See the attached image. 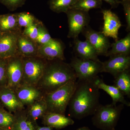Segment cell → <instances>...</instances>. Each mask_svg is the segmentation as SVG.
I'll return each instance as SVG.
<instances>
[{
    "label": "cell",
    "instance_id": "11",
    "mask_svg": "<svg viewBox=\"0 0 130 130\" xmlns=\"http://www.w3.org/2000/svg\"><path fill=\"white\" fill-rule=\"evenodd\" d=\"M64 47L59 40L52 38L48 42L38 48L37 56L46 60L59 59L64 60Z\"/></svg>",
    "mask_w": 130,
    "mask_h": 130
},
{
    "label": "cell",
    "instance_id": "6",
    "mask_svg": "<svg viewBox=\"0 0 130 130\" xmlns=\"http://www.w3.org/2000/svg\"><path fill=\"white\" fill-rule=\"evenodd\" d=\"M70 64L72 67L78 80L93 79L103 71V63L101 61L72 58Z\"/></svg>",
    "mask_w": 130,
    "mask_h": 130
},
{
    "label": "cell",
    "instance_id": "5",
    "mask_svg": "<svg viewBox=\"0 0 130 130\" xmlns=\"http://www.w3.org/2000/svg\"><path fill=\"white\" fill-rule=\"evenodd\" d=\"M22 58L23 76L20 85L36 86L43 74L47 60L38 56Z\"/></svg>",
    "mask_w": 130,
    "mask_h": 130
},
{
    "label": "cell",
    "instance_id": "28",
    "mask_svg": "<svg viewBox=\"0 0 130 130\" xmlns=\"http://www.w3.org/2000/svg\"><path fill=\"white\" fill-rule=\"evenodd\" d=\"M7 59L0 58V88L7 86Z\"/></svg>",
    "mask_w": 130,
    "mask_h": 130
},
{
    "label": "cell",
    "instance_id": "1",
    "mask_svg": "<svg viewBox=\"0 0 130 130\" xmlns=\"http://www.w3.org/2000/svg\"><path fill=\"white\" fill-rule=\"evenodd\" d=\"M96 77L92 79L77 80L68 105L71 117L81 119L93 115L98 108L100 93L95 83Z\"/></svg>",
    "mask_w": 130,
    "mask_h": 130
},
{
    "label": "cell",
    "instance_id": "10",
    "mask_svg": "<svg viewBox=\"0 0 130 130\" xmlns=\"http://www.w3.org/2000/svg\"><path fill=\"white\" fill-rule=\"evenodd\" d=\"M102 72L108 73L113 77L129 69V55H118L109 56V59L102 62Z\"/></svg>",
    "mask_w": 130,
    "mask_h": 130
},
{
    "label": "cell",
    "instance_id": "4",
    "mask_svg": "<svg viewBox=\"0 0 130 130\" xmlns=\"http://www.w3.org/2000/svg\"><path fill=\"white\" fill-rule=\"evenodd\" d=\"M124 105H100L92 119L93 125L102 130H112L117 125Z\"/></svg>",
    "mask_w": 130,
    "mask_h": 130
},
{
    "label": "cell",
    "instance_id": "17",
    "mask_svg": "<svg viewBox=\"0 0 130 130\" xmlns=\"http://www.w3.org/2000/svg\"><path fill=\"white\" fill-rule=\"evenodd\" d=\"M95 83L99 89L104 90L112 99V103L116 105L120 102L128 107L130 106V103L125 100L124 95L118 88L114 85H109L104 83L102 78L97 76L95 78Z\"/></svg>",
    "mask_w": 130,
    "mask_h": 130
},
{
    "label": "cell",
    "instance_id": "37",
    "mask_svg": "<svg viewBox=\"0 0 130 130\" xmlns=\"http://www.w3.org/2000/svg\"><path fill=\"white\" fill-rule=\"evenodd\" d=\"M112 130H116L115 129V128H114V129H113Z\"/></svg>",
    "mask_w": 130,
    "mask_h": 130
},
{
    "label": "cell",
    "instance_id": "22",
    "mask_svg": "<svg viewBox=\"0 0 130 130\" xmlns=\"http://www.w3.org/2000/svg\"><path fill=\"white\" fill-rule=\"evenodd\" d=\"M27 107L26 111L28 117L33 121L42 117L46 113V105L43 97Z\"/></svg>",
    "mask_w": 130,
    "mask_h": 130
},
{
    "label": "cell",
    "instance_id": "23",
    "mask_svg": "<svg viewBox=\"0 0 130 130\" xmlns=\"http://www.w3.org/2000/svg\"><path fill=\"white\" fill-rule=\"evenodd\" d=\"M18 24L16 14L0 15V31L6 32L13 30Z\"/></svg>",
    "mask_w": 130,
    "mask_h": 130
},
{
    "label": "cell",
    "instance_id": "15",
    "mask_svg": "<svg viewBox=\"0 0 130 130\" xmlns=\"http://www.w3.org/2000/svg\"><path fill=\"white\" fill-rule=\"evenodd\" d=\"M0 100L2 105L10 112L15 113L25 109L19 101L14 91L7 86L0 88Z\"/></svg>",
    "mask_w": 130,
    "mask_h": 130
},
{
    "label": "cell",
    "instance_id": "16",
    "mask_svg": "<svg viewBox=\"0 0 130 130\" xmlns=\"http://www.w3.org/2000/svg\"><path fill=\"white\" fill-rule=\"evenodd\" d=\"M74 40V50L76 57L85 59L100 60L95 49L86 40L82 41L78 38Z\"/></svg>",
    "mask_w": 130,
    "mask_h": 130
},
{
    "label": "cell",
    "instance_id": "7",
    "mask_svg": "<svg viewBox=\"0 0 130 130\" xmlns=\"http://www.w3.org/2000/svg\"><path fill=\"white\" fill-rule=\"evenodd\" d=\"M66 13L67 15L69 28L68 37L74 39L77 38L88 24L90 21L88 12L71 8Z\"/></svg>",
    "mask_w": 130,
    "mask_h": 130
},
{
    "label": "cell",
    "instance_id": "18",
    "mask_svg": "<svg viewBox=\"0 0 130 130\" xmlns=\"http://www.w3.org/2000/svg\"><path fill=\"white\" fill-rule=\"evenodd\" d=\"M45 125L51 128L60 129L68 126L72 125L74 121L64 115L54 113H46L42 117Z\"/></svg>",
    "mask_w": 130,
    "mask_h": 130
},
{
    "label": "cell",
    "instance_id": "9",
    "mask_svg": "<svg viewBox=\"0 0 130 130\" xmlns=\"http://www.w3.org/2000/svg\"><path fill=\"white\" fill-rule=\"evenodd\" d=\"M86 38L97 53L98 55H105L111 47L108 37L102 32L94 30L88 27L85 28L83 32Z\"/></svg>",
    "mask_w": 130,
    "mask_h": 130
},
{
    "label": "cell",
    "instance_id": "21",
    "mask_svg": "<svg viewBox=\"0 0 130 130\" xmlns=\"http://www.w3.org/2000/svg\"><path fill=\"white\" fill-rule=\"evenodd\" d=\"M114 77L113 85L118 88L124 96L130 97L129 69L117 74Z\"/></svg>",
    "mask_w": 130,
    "mask_h": 130
},
{
    "label": "cell",
    "instance_id": "14",
    "mask_svg": "<svg viewBox=\"0 0 130 130\" xmlns=\"http://www.w3.org/2000/svg\"><path fill=\"white\" fill-rule=\"evenodd\" d=\"M14 91L17 98L24 106H29L44 96L36 86L21 85Z\"/></svg>",
    "mask_w": 130,
    "mask_h": 130
},
{
    "label": "cell",
    "instance_id": "13",
    "mask_svg": "<svg viewBox=\"0 0 130 130\" xmlns=\"http://www.w3.org/2000/svg\"><path fill=\"white\" fill-rule=\"evenodd\" d=\"M104 23L102 32L107 37L118 40L119 30L122 24L118 16L110 9L102 11Z\"/></svg>",
    "mask_w": 130,
    "mask_h": 130
},
{
    "label": "cell",
    "instance_id": "12",
    "mask_svg": "<svg viewBox=\"0 0 130 130\" xmlns=\"http://www.w3.org/2000/svg\"><path fill=\"white\" fill-rule=\"evenodd\" d=\"M18 36L12 32L0 35V58L8 59L17 55Z\"/></svg>",
    "mask_w": 130,
    "mask_h": 130
},
{
    "label": "cell",
    "instance_id": "26",
    "mask_svg": "<svg viewBox=\"0 0 130 130\" xmlns=\"http://www.w3.org/2000/svg\"><path fill=\"white\" fill-rule=\"evenodd\" d=\"M14 119V115L5 110L4 107L0 109V128L4 130L13 125Z\"/></svg>",
    "mask_w": 130,
    "mask_h": 130
},
{
    "label": "cell",
    "instance_id": "32",
    "mask_svg": "<svg viewBox=\"0 0 130 130\" xmlns=\"http://www.w3.org/2000/svg\"><path fill=\"white\" fill-rule=\"evenodd\" d=\"M120 3L123 5L126 23V30L128 32L130 30V0L121 1Z\"/></svg>",
    "mask_w": 130,
    "mask_h": 130
},
{
    "label": "cell",
    "instance_id": "19",
    "mask_svg": "<svg viewBox=\"0 0 130 130\" xmlns=\"http://www.w3.org/2000/svg\"><path fill=\"white\" fill-rule=\"evenodd\" d=\"M18 48L19 53L22 57L37 56L38 48L35 42L25 36L18 37Z\"/></svg>",
    "mask_w": 130,
    "mask_h": 130
},
{
    "label": "cell",
    "instance_id": "40",
    "mask_svg": "<svg viewBox=\"0 0 130 130\" xmlns=\"http://www.w3.org/2000/svg\"><path fill=\"white\" fill-rule=\"evenodd\" d=\"M1 31H0V35H1Z\"/></svg>",
    "mask_w": 130,
    "mask_h": 130
},
{
    "label": "cell",
    "instance_id": "38",
    "mask_svg": "<svg viewBox=\"0 0 130 130\" xmlns=\"http://www.w3.org/2000/svg\"><path fill=\"white\" fill-rule=\"evenodd\" d=\"M0 130H4L3 129H1V128H0Z\"/></svg>",
    "mask_w": 130,
    "mask_h": 130
},
{
    "label": "cell",
    "instance_id": "3",
    "mask_svg": "<svg viewBox=\"0 0 130 130\" xmlns=\"http://www.w3.org/2000/svg\"><path fill=\"white\" fill-rule=\"evenodd\" d=\"M77 81V79L71 80L59 88L44 95L43 99L46 105V113L65 115L67 108L75 89Z\"/></svg>",
    "mask_w": 130,
    "mask_h": 130
},
{
    "label": "cell",
    "instance_id": "35",
    "mask_svg": "<svg viewBox=\"0 0 130 130\" xmlns=\"http://www.w3.org/2000/svg\"><path fill=\"white\" fill-rule=\"evenodd\" d=\"M76 130H90L88 127H86V126H84V127H81V128H78Z\"/></svg>",
    "mask_w": 130,
    "mask_h": 130
},
{
    "label": "cell",
    "instance_id": "33",
    "mask_svg": "<svg viewBox=\"0 0 130 130\" xmlns=\"http://www.w3.org/2000/svg\"><path fill=\"white\" fill-rule=\"evenodd\" d=\"M102 1H104L107 3L111 6L112 8H113L117 7L118 6L119 4L120 3V1H121L119 0H102Z\"/></svg>",
    "mask_w": 130,
    "mask_h": 130
},
{
    "label": "cell",
    "instance_id": "25",
    "mask_svg": "<svg viewBox=\"0 0 130 130\" xmlns=\"http://www.w3.org/2000/svg\"><path fill=\"white\" fill-rule=\"evenodd\" d=\"M102 4V0H77L71 8L88 12L90 9L100 8Z\"/></svg>",
    "mask_w": 130,
    "mask_h": 130
},
{
    "label": "cell",
    "instance_id": "39",
    "mask_svg": "<svg viewBox=\"0 0 130 130\" xmlns=\"http://www.w3.org/2000/svg\"><path fill=\"white\" fill-rule=\"evenodd\" d=\"M125 1V0H121V1Z\"/></svg>",
    "mask_w": 130,
    "mask_h": 130
},
{
    "label": "cell",
    "instance_id": "29",
    "mask_svg": "<svg viewBox=\"0 0 130 130\" xmlns=\"http://www.w3.org/2000/svg\"><path fill=\"white\" fill-rule=\"evenodd\" d=\"M52 39L51 36L45 28L43 27H38V33L36 42L41 45L48 42Z\"/></svg>",
    "mask_w": 130,
    "mask_h": 130
},
{
    "label": "cell",
    "instance_id": "36",
    "mask_svg": "<svg viewBox=\"0 0 130 130\" xmlns=\"http://www.w3.org/2000/svg\"><path fill=\"white\" fill-rule=\"evenodd\" d=\"M3 107V105H2V104H0V109H1Z\"/></svg>",
    "mask_w": 130,
    "mask_h": 130
},
{
    "label": "cell",
    "instance_id": "34",
    "mask_svg": "<svg viewBox=\"0 0 130 130\" xmlns=\"http://www.w3.org/2000/svg\"><path fill=\"white\" fill-rule=\"evenodd\" d=\"M37 130H52V128L48 126L37 127Z\"/></svg>",
    "mask_w": 130,
    "mask_h": 130
},
{
    "label": "cell",
    "instance_id": "30",
    "mask_svg": "<svg viewBox=\"0 0 130 130\" xmlns=\"http://www.w3.org/2000/svg\"><path fill=\"white\" fill-rule=\"evenodd\" d=\"M38 33V27H37L36 24L34 23L25 28L24 35L36 43Z\"/></svg>",
    "mask_w": 130,
    "mask_h": 130
},
{
    "label": "cell",
    "instance_id": "27",
    "mask_svg": "<svg viewBox=\"0 0 130 130\" xmlns=\"http://www.w3.org/2000/svg\"><path fill=\"white\" fill-rule=\"evenodd\" d=\"M18 24L21 27L26 28L34 24L35 18L28 12H24L16 14Z\"/></svg>",
    "mask_w": 130,
    "mask_h": 130
},
{
    "label": "cell",
    "instance_id": "8",
    "mask_svg": "<svg viewBox=\"0 0 130 130\" xmlns=\"http://www.w3.org/2000/svg\"><path fill=\"white\" fill-rule=\"evenodd\" d=\"M7 87L14 90L20 85L23 76L21 56L16 55L7 59Z\"/></svg>",
    "mask_w": 130,
    "mask_h": 130
},
{
    "label": "cell",
    "instance_id": "2",
    "mask_svg": "<svg viewBox=\"0 0 130 130\" xmlns=\"http://www.w3.org/2000/svg\"><path fill=\"white\" fill-rule=\"evenodd\" d=\"M74 79H77V76L70 64L61 60H47L42 76L36 86L44 95Z\"/></svg>",
    "mask_w": 130,
    "mask_h": 130
},
{
    "label": "cell",
    "instance_id": "20",
    "mask_svg": "<svg viewBox=\"0 0 130 130\" xmlns=\"http://www.w3.org/2000/svg\"><path fill=\"white\" fill-rule=\"evenodd\" d=\"M111 49L108 50L106 56L118 55H129L130 52V33L120 40L115 41L111 44Z\"/></svg>",
    "mask_w": 130,
    "mask_h": 130
},
{
    "label": "cell",
    "instance_id": "24",
    "mask_svg": "<svg viewBox=\"0 0 130 130\" xmlns=\"http://www.w3.org/2000/svg\"><path fill=\"white\" fill-rule=\"evenodd\" d=\"M77 0H50V8L53 11L60 13H66Z\"/></svg>",
    "mask_w": 130,
    "mask_h": 130
},
{
    "label": "cell",
    "instance_id": "31",
    "mask_svg": "<svg viewBox=\"0 0 130 130\" xmlns=\"http://www.w3.org/2000/svg\"><path fill=\"white\" fill-rule=\"evenodd\" d=\"M26 0H0V2L12 11L21 7L24 4Z\"/></svg>",
    "mask_w": 130,
    "mask_h": 130
}]
</instances>
